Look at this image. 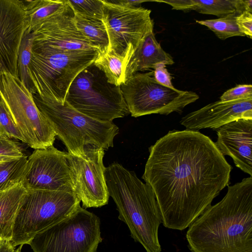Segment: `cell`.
<instances>
[{
  "instance_id": "cell-32",
  "label": "cell",
  "mask_w": 252,
  "mask_h": 252,
  "mask_svg": "<svg viewBox=\"0 0 252 252\" xmlns=\"http://www.w3.org/2000/svg\"><path fill=\"white\" fill-rule=\"evenodd\" d=\"M165 66V65L161 63L157 65L153 71L154 78L159 84L171 88H174L171 82L172 77Z\"/></svg>"
},
{
  "instance_id": "cell-29",
  "label": "cell",
  "mask_w": 252,
  "mask_h": 252,
  "mask_svg": "<svg viewBox=\"0 0 252 252\" xmlns=\"http://www.w3.org/2000/svg\"><path fill=\"white\" fill-rule=\"evenodd\" d=\"M252 98V86L251 84L237 85L227 90L220 97L221 101H230Z\"/></svg>"
},
{
  "instance_id": "cell-36",
  "label": "cell",
  "mask_w": 252,
  "mask_h": 252,
  "mask_svg": "<svg viewBox=\"0 0 252 252\" xmlns=\"http://www.w3.org/2000/svg\"><path fill=\"white\" fill-rule=\"evenodd\" d=\"M19 158V157H18ZM16 158L15 157H7V156H0V162L10 160L11 159Z\"/></svg>"
},
{
  "instance_id": "cell-31",
  "label": "cell",
  "mask_w": 252,
  "mask_h": 252,
  "mask_svg": "<svg viewBox=\"0 0 252 252\" xmlns=\"http://www.w3.org/2000/svg\"><path fill=\"white\" fill-rule=\"evenodd\" d=\"M236 23L240 31L245 36L252 38V13L244 11L236 18Z\"/></svg>"
},
{
  "instance_id": "cell-4",
  "label": "cell",
  "mask_w": 252,
  "mask_h": 252,
  "mask_svg": "<svg viewBox=\"0 0 252 252\" xmlns=\"http://www.w3.org/2000/svg\"><path fill=\"white\" fill-rule=\"evenodd\" d=\"M34 101L56 136L63 143L68 153L76 156L84 154L91 145L107 150L113 147L119 127L113 122H103L77 111L65 101L63 104L44 99L37 94Z\"/></svg>"
},
{
  "instance_id": "cell-35",
  "label": "cell",
  "mask_w": 252,
  "mask_h": 252,
  "mask_svg": "<svg viewBox=\"0 0 252 252\" xmlns=\"http://www.w3.org/2000/svg\"><path fill=\"white\" fill-rule=\"evenodd\" d=\"M14 250L9 242L3 243L0 246V252H13Z\"/></svg>"
},
{
  "instance_id": "cell-28",
  "label": "cell",
  "mask_w": 252,
  "mask_h": 252,
  "mask_svg": "<svg viewBox=\"0 0 252 252\" xmlns=\"http://www.w3.org/2000/svg\"><path fill=\"white\" fill-rule=\"evenodd\" d=\"M0 125L4 136L9 139H18L26 143L24 137L15 124L1 100H0Z\"/></svg>"
},
{
  "instance_id": "cell-33",
  "label": "cell",
  "mask_w": 252,
  "mask_h": 252,
  "mask_svg": "<svg viewBox=\"0 0 252 252\" xmlns=\"http://www.w3.org/2000/svg\"><path fill=\"white\" fill-rule=\"evenodd\" d=\"M156 2H163L169 4L172 9L181 10L184 11L192 10V0H154Z\"/></svg>"
},
{
  "instance_id": "cell-23",
  "label": "cell",
  "mask_w": 252,
  "mask_h": 252,
  "mask_svg": "<svg viewBox=\"0 0 252 252\" xmlns=\"http://www.w3.org/2000/svg\"><path fill=\"white\" fill-rule=\"evenodd\" d=\"M74 20L78 30L97 49V51H107L108 38L102 20L77 13H74Z\"/></svg>"
},
{
  "instance_id": "cell-12",
  "label": "cell",
  "mask_w": 252,
  "mask_h": 252,
  "mask_svg": "<svg viewBox=\"0 0 252 252\" xmlns=\"http://www.w3.org/2000/svg\"><path fill=\"white\" fill-rule=\"evenodd\" d=\"M104 150L91 145L84 154L76 156L66 153L74 191L84 209L100 207L108 203L109 195L104 176Z\"/></svg>"
},
{
  "instance_id": "cell-27",
  "label": "cell",
  "mask_w": 252,
  "mask_h": 252,
  "mask_svg": "<svg viewBox=\"0 0 252 252\" xmlns=\"http://www.w3.org/2000/svg\"><path fill=\"white\" fill-rule=\"evenodd\" d=\"M66 1L74 13L102 21V0H66Z\"/></svg>"
},
{
  "instance_id": "cell-1",
  "label": "cell",
  "mask_w": 252,
  "mask_h": 252,
  "mask_svg": "<svg viewBox=\"0 0 252 252\" xmlns=\"http://www.w3.org/2000/svg\"><path fill=\"white\" fill-rule=\"evenodd\" d=\"M149 153L142 178L153 189L168 228L189 227L230 183L231 165L198 131H169Z\"/></svg>"
},
{
  "instance_id": "cell-3",
  "label": "cell",
  "mask_w": 252,
  "mask_h": 252,
  "mask_svg": "<svg viewBox=\"0 0 252 252\" xmlns=\"http://www.w3.org/2000/svg\"><path fill=\"white\" fill-rule=\"evenodd\" d=\"M104 176L109 196L119 212L118 218L126 224L131 237L146 252H161L158 230L162 217L151 187L118 163L105 167Z\"/></svg>"
},
{
  "instance_id": "cell-37",
  "label": "cell",
  "mask_w": 252,
  "mask_h": 252,
  "mask_svg": "<svg viewBox=\"0 0 252 252\" xmlns=\"http://www.w3.org/2000/svg\"><path fill=\"white\" fill-rule=\"evenodd\" d=\"M23 245L19 246V247L16 249H14L13 252H21V249Z\"/></svg>"
},
{
  "instance_id": "cell-11",
  "label": "cell",
  "mask_w": 252,
  "mask_h": 252,
  "mask_svg": "<svg viewBox=\"0 0 252 252\" xmlns=\"http://www.w3.org/2000/svg\"><path fill=\"white\" fill-rule=\"evenodd\" d=\"M102 1V22L108 38L107 51L119 55L134 53L145 37L154 31L151 10L140 6H123L108 0Z\"/></svg>"
},
{
  "instance_id": "cell-2",
  "label": "cell",
  "mask_w": 252,
  "mask_h": 252,
  "mask_svg": "<svg viewBox=\"0 0 252 252\" xmlns=\"http://www.w3.org/2000/svg\"><path fill=\"white\" fill-rule=\"evenodd\" d=\"M186 238L191 252H252V176L228 186L189 225Z\"/></svg>"
},
{
  "instance_id": "cell-19",
  "label": "cell",
  "mask_w": 252,
  "mask_h": 252,
  "mask_svg": "<svg viewBox=\"0 0 252 252\" xmlns=\"http://www.w3.org/2000/svg\"><path fill=\"white\" fill-rule=\"evenodd\" d=\"M27 191L22 183H20L0 192V245L11 240L14 219Z\"/></svg>"
},
{
  "instance_id": "cell-21",
  "label": "cell",
  "mask_w": 252,
  "mask_h": 252,
  "mask_svg": "<svg viewBox=\"0 0 252 252\" xmlns=\"http://www.w3.org/2000/svg\"><path fill=\"white\" fill-rule=\"evenodd\" d=\"M192 10L204 14L214 15L219 18L236 11L252 13V0H192Z\"/></svg>"
},
{
  "instance_id": "cell-9",
  "label": "cell",
  "mask_w": 252,
  "mask_h": 252,
  "mask_svg": "<svg viewBox=\"0 0 252 252\" xmlns=\"http://www.w3.org/2000/svg\"><path fill=\"white\" fill-rule=\"evenodd\" d=\"M100 220L79 206L70 216L36 234L33 252H96L101 242Z\"/></svg>"
},
{
  "instance_id": "cell-38",
  "label": "cell",
  "mask_w": 252,
  "mask_h": 252,
  "mask_svg": "<svg viewBox=\"0 0 252 252\" xmlns=\"http://www.w3.org/2000/svg\"><path fill=\"white\" fill-rule=\"evenodd\" d=\"M0 136H4L3 132V131H2V129H1L0 125Z\"/></svg>"
},
{
  "instance_id": "cell-17",
  "label": "cell",
  "mask_w": 252,
  "mask_h": 252,
  "mask_svg": "<svg viewBox=\"0 0 252 252\" xmlns=\"http://www.w3.org/2000/svg\"><path fill=\"white\" fill-rule=\"evenodd\" d=\"M215 145L223 155L230 157L235 166L252 176V119H240L216 130Z\"/></svg>"
},
{
  "instance_id": "cell-7",
  "label": "cell",
  "mask_w": 252,
  "mask_h": 252,
  "mask_svg": "<svg viewBox=\"0 0 252 252\" xmlns=\"http://www.w3.org/2000/svg\"><path fill=\"white\" fill-rule=\"evenodd\" d=\"M65 101L79 112L103 122L129 114L120 87L109 83L94 63L72 81Z\"/></svg>"
},
{
  "instance_id": "cell-34",
  "label": "cell",
  "mask_w": 252,
  "mask_h": 252,
  "mask_svg": "<svg viewBox=\"0 0 252 252\" xmlns=\"http://www.w3.org/2000/svg\"><path fill=\"white\" fill-rule=\"evenodd\" d=\"M111 3L126 7H138L141 3L149 1L145 0H108Z\"/></svg>"
},
{
  "instance_id": "cell-26",
  "label": "cell",
  "mask_w": 252,
  "mask_h": 252,
  "mask_svg": "<svg viewBox=\"0 0 252 252\" xmlns=\"http://www.w3.org/2000/svg\"><path fill=\"white\" fill-rule=\"evenodd\" d=\"M241 13L236 11L218 19L196 20V22L207 27L221 40H225L233 36H245L239 29L236 23V17Z\"/></svg>"
},
{
  "instance_id": "cell-8",
  "label": "cell",
  "mask_w": 252,
  "mask_h": 252,
  "mask_svg": "<svg viewBox=\"0 0 252 252\" xmlns=\"http://www.w3.org/2000/svg\"><path fill=\"white\" fill-rule=\"evenodd\" d=\"M0 100L26 140L35 149L53 146L56 134L18 78L0 72Z\"/></svg>"
},
{
  "instance_id": "cell-6",
  "label": "cell",
  "mask_w": 252,
  "mask_h": 252,
  "mask_svg": "<svg viewBox=\"0 0 252 252\" xmlns=\"http://www.w3.org/2000/svg\"><path fill=\"white\" fill-rule=\"evenodd\" d=\"M97 51L72 52L32 50L29 67L36 94L44 99L63 104L75 77L94 63Z\"/></svg>"
},
{
  "instance_id": "cell-18",
  "label": "cell",
  "mask_w": 252,
  "mask_h": 252,
  "mask_svg": "<svg viewBox=\"0 0 252 252\" xmlns=\"http://www.w3.org/2000/svg\"><path fill=\"white\" fill-rule=\"evenodd\" d=\"M160 63L171 65L174 62L157 41L153 31L145 37L135 51L126 68L127 80L138 71L154 69Z\"/></svg>"
},
{
  "instance_id": "cell-13",
  "label": "cell",
  "mask_w": 252,
  "mask_h": 252,
  "mask_svg": "<svg viewBox=\"0 0 252 252\" xmlns=\"http://www.w3.org/2000/svg\"><path fill=\"white\" fill-rule=\"evenodd\" d=\"M66 155L53 146L35 149L28 158L22 182L25 189L75 193Z\"/></svg>"
},
{
  "instance_id": "cell-14",
  "label": "cell",
  "mask_w": 252,
  "mask_h": 252,
  "mask_svg": "<svg viewBox=\"0 0 252 252\" xmlns=\"http://www.w3.org/2000/svg\"><path fill=\"white\" fill-rule=\"evenodd\" d=\"M32 32V50L33 51L72 52L97 50L77 28L73 11L68 4L63 10L44 20Z\"/></svg>"
},
{
  "instance_id": "cell-30",
  "label": "cell",
  "mask_w": 252,
  "mask_h": 252,
  "mask_svg": "<svg viewBox=\"0 0 252 252\" xmlns=\"http://www.w3.org/2000/svg\"><path fill=\"white\" fill-rule=\"evenodd\" d=\"M19 145L4 136H0V156L21 157L24 156Z\"/></svg>"
},
{
  "instance_id": "cell-24",
  "label": "cell",
  "mask_w": 252,
  "mask_h": 252,
  "mask_svg": "<svg viewBox=\"0 0 252 252\" xmlns=\"http://www.w3.org/2000/svg\"><path fill=\"white\" fill-rule=\"evenodd\" d=\"M27 162L25 155L0 162V192L22 183Z\"/></svg>"
},
{
  "instance_id": "cell-10",
  "label": "cell",
  "mask_w": 252,
  "mask_h": 252,
  "mask_svg": "<svg viewBox=\"0 0 252 252\" xmlns=\"http://www.w3.org/2000/svg\"><path fill=\"white\" fill-rule=\"evenodd\" d=\"M129 113L133 117L152 114L182 113L188 105L199 98L192 91H181L158 83L153 71L135 73L121 85Z\"/></svg>"
},
{
  "instance_id": "cell-20",
  "label": "cell",
  "mask_w": 252,
  "mask_h": 252,
  "mask_svg": "<svg viewBox=\"0 0 252 252\" xmlns=\"http://www.w3.org/2000/svg\"><path fill=\"white\" fill-rule=\"evenodd\" d=\"M133 54L128 52L119 55L112 52L97 51L94 64L104 73L109 83L120 86L127 80L126 68Z\"/></svg>"
},
{
  "instance_id": "cell-15",
  "label": "cell",
  "mask_w": 252,
  "mask_h": 252,
  "mask_svg": "<svg viewBox=\"0 0 252 252\" xmlns=\"http://www.w3.org/2000/svg\"><path fill=\"white\" fill-rule=\"evenodd\" d=\"M28 28L23 0H0V72L18 78V54Z\"/></svg>"
},
{
  "instance_id": "cell-22",
  "label": "cell",
  "mask_w": 252,
  "mask_h": 252,
  "mask_svg": "<svg viewBox=\"0 0 252 252\" xmlns=\"http://www.w3.org/2000/svg\"><path fill=\"white\" fill-rule=\"evenodd\" d=\"M29 24L32 31L51 16L60 12L67 5L66 0H23Z\"/></svg>"
},
{
  "instance_id": "cell-16",
  "label": "cell",
  "mask_w": 252,
  "mask_h": 252,
  "mask_svg": "<svg viewBox=\"0 0 252 252\" xmlns=\"http://www.w3.org/2000/svg\"><path fill=\"white\" fill-rule=\"evenodd\" d=\"M240 119H252V98L211 103L183 117L180 124L189 130H216Z\"/></svg>"
},
{
  "instance_id": "cell-25",
  "label": "cell",
  "mask_w": 252,
  "mask_h": 252,
  "mask_svg": "<svg viewBox=\"0 0 252 252\" xmlns=\"http://www.w3.org/2000/svg\"><path fill=\"white\" fill-rule=\"evenodd\" d=\"M33 34L28 29L25 31L20 46L17 59L18 78L28 90L33 94L35 89L31 79L29 67L32 57Z\"/></svg>"
},
{
  "instance_id": "cell-5",
  "label": "cell",
  "mask_w": 252,
  "mask_h": 252,
  "mask_svg": "<svg viewBox=\"0 0 252 252\" xmlns=\"http://www.w3.org/2000/svg\"><path fill=\"white\" fill-rule=\"evenodd\" d=\"M15 216L11 245L29 244L37 234L70 216L80 206L74 192L27 190Z\"/></svg>"
}]
</instances>
